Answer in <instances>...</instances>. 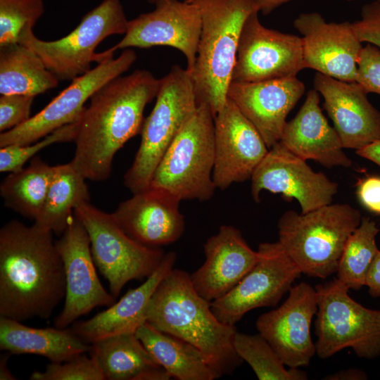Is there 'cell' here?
<instances>
[{
	"mask_svg": "<svg viewBox=\"0 0 380 380\" xmlns=\"http://www.w3.org/2000/svg\"><path fill=\"white\" fill-rule=\"evenodd\" d=\"M362 218L348 204L330 203L307 213L288 210L278 222V241L302 274L325 279L336 272L346 241Z\"/></svg>",
	"mask_w": 380,
	"mask_h": 380,
	"instance_id": "5b68a950",
	"label": "cell"
},
{
	"mask_svg": "<svg viewBox=\"0 0 380 380\" xmlns=\"http://www.w3.org/2000/svg\"><path fill=\"white\" fill-rule=\"evenodd\" d=\"M86 179L71 162L54 166L42 208L34 224L61 235L80 204L89 202Z\"/></svg>",
	"mask_w": 380,
	"mask_h": 380,
	"instance_id": "f546056e",
	"label": "cell"
},
{
	"mask_svg": "<svg viewBox=\"0 0 380 380\" xmlns=\"http://www.w3.org/2000/svg\"><path fill=\"white\" fill-rule=\"evenodd\" d=\"M356 82L368 93L380 95V49L367 44L363 46L357 65Z\"/></svg>",
	"mask_w": 380,
	"mask_h": 380,
	"instance_id": "74e56055",
	"label": "cell"
},
{
	"mask_svg": "<svg viewBox=\"0 0 380 380\" xmlns=\"http://www.w3.org/2000/svg\"><path fill=\"white\" fill-rule=\"evenodd\" d=\"M356 153L380 167V140L371 143L358 150Z\"/></svg>",
	"mask_w": 380,
	"mask_h": 380,
	"instance_id": "b9f144b4",
	"label": "cell"
},
{
	"mask_svg": "<svg viewBox=\"0 0 380 380\" xmlns=\"http://www.w3.org/2000/svg\"><path fill=\"white\" fill-rule=\"evenodd\" d=\"M316 353L326 359L346 348L357 356L372 360L380 355V310L353 300L349 289L337 278L315 287Z\"/></svg>",
	"mask_w": 380,
	"mask_h": 380,
	"instance_id": "9c48e42d",
	"label": "cell"
},
{
	"mask_svg": "<svg viewBox=\"0 0 380 380\" xmlns=\"http://www.w3.org/2000/svg\"><path fill=\"white\" fill-rule=\"evenodd\" d=\"M53 232L13 220L0 229V316L51 317L65 296V276Z\"/></svg>",
	"mask_w": 380,
	"mask_h": 380,
	"instance_id": "6da1fadb",
	"label": "cell"
},
{
	"mask_svg": "<svg viewBox=\"0 0 380 380\" xmlns=\"http://www.w3.org/2000/svg\"><path fill=\"white\" fill-rule=\"evenodd\" d=\"M352 26L362 43L380 49V1L365 4L361 8L360 18L352 23Z\"/></svg>",
	"mask_w": 380,
	"mask_h": 380,
	"instance_id": "f35d334b",
	"label": "cell"
},
{
	"mask_svg": "<svg viewBox=\"0 0 380 380\" xmlns=\"http://www.w3.org/2000/svg\"><path fill=\"white\" fill-rule=\"evenodd\" d=\"M258 13L252 12L243 25L232 81L296 77L305 69L301 37L265 27Z\"/></svg>",
	"mask_w": 380,
	"mask_h": 380,
	"instance_id": "4fadbf2b",
	"label": "cell"
},
{
	"mask_svg": "<svg viewBox=\"0 0 380 380\" xmlns=\"http://www.w3.org/2000/svg\"><path fill=\"white\" fill-rule=\"evenodd\" d=\"M54 166L34 157L26 167L9 172L0 185L4 204L34 221L44 205Z\"/></svg>",
	"mask_w": 380,
	"mask_h": 380,
	"instance_id": "4dcf8cb0",
	"label": "cell"
},
{
	"mask_svg": "<svg viewBox=\"0 0 380 380\" xmlns=\"http://www.w3.org/2000/svg\"><path fill=\"white\" fill-rule=\"evenodd\" d=\"M379 232L374 221L363 217L347 240L336 273L349 289L358 290L365 286L369 270L379 250L376 243Z\"/></svg>",
	"mask_w": 380,
	"mask_h": 380,
	"instance_id": "1f68e13d",
	"label": "cell"
},
{
	"mask_svg": "<svg viewBox=\"0 0 380 380\" xmlns=\"http://www.w3.org/2000/svg\"><path fill=\"white\" fill-rule=\"evenodd\" d=\"M215 118L201 103L171 143L152 178L151 186L164 189L181 201L209 200L217 188L215 163Z\"/></svg>",
	"mask_w": 380,
	"mask_h": 380,
	"instance_id": "52a82bcc",
	"label": "cell"
},
{
	"mask_svg": "<svg viewBox=\"0 0 380 380\" xmlns=\"http://www.w3.org/2000/svg\"><path fill=\"white\" fill-rule=\"evenodd\" d=\"M177 255L165 253L155 271L139 286L129 289L118 302L91 318L75 322L70 330L84 342L134 333L146 322L150 300L163 279L173 269Z\"/></svg>",
	"mask_w": 380,
	"mask_h": 380,
	"instance_id": "d4e9b609",
	"label": "cell"
},
{
	"mask_svg": "<svg viewBox=\"0 0 380 380\" xmlns=\"http://www.w3.org/2000/svg\"><path fill=\"white\" fill-rule=\"evenodd\" d=\"M156 99L142 125L139 148L124 176V184L132 194L151 186L158 163L198 106L191 75L178 65L160 79Z\"/></svg>",
	"mask_w": 380,
	"mask_h": 380,
	"instance_id": "8992f818",
	"label": "cell"
},
{
	"mask_svg": "<svg viewBox=\"0 0 380 380\" xmlns=\"http://www.w3.org/2000/svg\"><path fill=\"white\" fill-rule=\"evenodd\" d=\"M180 201L170 191L150 186L121 202L111 214L132 239L159 247L175 242L184 232Z\"/></svg>",
	"mask_w": 380,
	"mask_h": 380,
	"instance_id": "ffe728a7",
	"label": "cell"
},
{
	"mask_svg": "<svg viewBox=\"0 0 380 380\" xmlns=\"http://www.w3.org/2000/svg\"><path fill=\"white\" fill-rule=\"evenodd\" d=\"M0 357V379L1 380H13L16 379L12 374L8 367V362L9 357L12 355L11 353L5 351Z\"/></svg>",
	"mask_w": 380,
	"mask_h": 380,
	"instance_id": "ee69618b",
	"label": "cell"
},
{
	"mask_svg": "<svg viewBox=\"0 0 380 380\" xmlns=\"http://www.w3.org/2000/svg\"><path fill=\"white\" fill-rule=\"evenodd\" d=\"M135 334L172 378L178 380H214L222 376L197 348L157 329L147 322L138 328Z\"/></svg>",
	"mask_w": 380,
	"mask_h": 380,
	"instance_id": "83f0119b",
	"label": "cell"
},
{
	"mask_svg": "<svg viewBox=\"0 0 380 380\" xmlns=\"http://www.w3.org/2000/svg\"><path fill=\"white\" fill-rule=\"evenodd\" d=\"M146 322L197 348L222 376L232 374L243 362L234 347L236 328L215 317L211 302L197 293L184 270L172 269L160 282Z\"/></svg>",
	"mask_w": 380,
	"mask_h": 380,
	"instance_id": "3957f363",
	"label": "cell"
},
{
	"mask_svg": "<svg viewBox=\"0 0 380 380\" xmlns=\"http://www.w3.org/2000/svg\"><path fill=\"white\" fill-rule=\"evenodd\" d=\"M90 348L70 329L34 328L0 316V348L11 354L37 355L58 363L89 352Z\"/></svg>",
	"mask_w": 380,
	"mask_h": 380,
	"instance_id": "484cf974",
	"label": "cell"
},
{
	"mask_svg": "<svg viewBox=\"0 0 380 380\" xmlns=\"http://www.w3.org/2000/svg\"><path fill=\"white\" fill-rule=\"evenodd\" d=\"M78 120L56 129L34 144H12L1 147L0 172H11L23 168L40 150L51 144L74 141L77 132Z\"/></svg>",
	"mask_w": 380,
	"mask_h": 380,
	"instance_id": "e575fe53",
	"label": "cell"
},
{
	"mask_svg": "<svg viewBox=\"0 0 380 380\" xmlns=\"http://www.w3.org/2000/svg\"><path fill=\"white\" fill-rule=\"evenodd\" d=\"M301 34L305 68L335 79L356 82L362 42L352 23H328L317 12L303 13L293 21Z\"/></svg>",
	"mask_w": 380,
	"mask_h": 380,
	"instance_id": "ac0fdd59",
	"label": "cell"
},
{
	"mask_svg": "<svg viewBox=\"0 0 380 380\" xmlns=\"http://www.w3.org/2000/svg\"><path fill=\"white\" fill-rule=\"evenodd\" d=\"M74 214L88 233L95 265L108 281L115 298L130 281L148 278L165 255L159 247L147 246L132 239L111 213L89 202L79 205Z\"/></svg>",
	"mask_w": 380,
	"mask_h": 380,
	"instance_id": "30bf717a",
	"label": "cell"
},
{
	"mask_svg": "<svg viewBox=\"0 0 380 380\" xmlns=\"http://www.w3.org/2000/svg\"><path fill=\"white\" fill-rule=\"evenodd\" d=\"M30 379L105 380V378L96 360L85 353L63 362H51L44 371L32 373Z\"/></svg>",
	"mask_w": 380,
	"mask_h": 380,
	"instance_id": "d590c367",
	"label": "cell"
},
{
	"mask_svg": "<svg viewBox=\"0 0 380 380\" xmlns=\"http://www.w3.org/2000/svg\"><path fill=\"white\" fill-rule=\"evenodd\" d=\"M346 1H351V0H346ZM377 1H380V0H377Z\"/></svg>",
	"mask_w": 380,
	"mask_h": 380,
	"instance_id": "bcb514c9",
	"label": "cell"
},
{
	"mask_svg": "<svg viewBox=\"0 0 380 380\" xmlns=\"http://www.w3.org/2000/svg\"><path fill=\"white\" fill-rule=\"evenodd\" d=\"M365 286L368 287L369 293L372 297H380V250L369 270Z\"/></svg>",
	"mask_w": 380,
	"mask_h": 380,
	"instance_id": "60d3db41",
	"label": "cell"
},
{
	"mask_svg": "<svg viewBox=\"0 0 380 380\" xmlns=\"http://www.w3.org/2000/svg\"><path fill=\"white\" fill-rule=\"evenodd\" d=\"M89 353L96 360L105 380H168L172 378L134 333L119 334L93 342Z\"/></svg>",
	"mask_w": 380,
	"mask_h": 380,
	"instance_id": "4316f807",
	"label": "cell"
},
{
	"mask_svg": "<svg viewBox=\"0 0 380 380\" xmlns=\"http://www.w3.org/2000/svg\"><path fill=\"white\" fill-rule=\"evenodd\" d=\"M205 261L190 274L194 289L212 302L232 290L258 260L241 232L232 225H222L203 245Z\"/></svg>",
	"mask_w": 380,
	"mask_h": 380,
	"instance_id": "603a6c76",
	"label": "cell"
},
{
	"mask_svg": "<svg viewBox=\"0 0 380 380\" xmlns=\"http://www.w3.org/2000/svg\"><path fill=\"white\" fill-rule=\"evenodd\" d=\"M291 0H254L256 9L263 15H268L279 6Z\"/></svg>",
	"mask_w": 380,
	"mask_h": 380,
	"instance_id": "7bdbcfd3",
	"label": "cell"
},
{
	"mask_svg": "<svg viewBox=\"0 0 380 380\" xmlns=\"http://www.w3.org/2000/svg\"><path fill=\"white\" fill-rule=\"evenodd\" d=\"M314 89L324 99L343 148L358 150L380 140V112L356 82L341 81L316 72Z\"/></svg>",
	"mask_w": 380,
	"mask_h": 380,
	"instance_id": "7402d4cb",
	"label": "cell"
},
{
	"mask_svg": "<svg viewBox=\"0 0 380 380\" xmlns=\"http://www.w3.org/2000/svg\"><path fill=\"white\" fill-rule=\"evenodd\" d=\"M160 84L151 72L135 70L110 80L91 96L78 120L70 161L86 179L110 177L115 153L141 131L145 107L156 97Z\"/></svg>",
	"mask_w": 380,
	"mask_h": 380,
	"instance_id": "7a4b0ae2",
	"label": "cell"
},
{
	"mask_svg": "<svg viewBox=\"0 0 380 380\" xmlns=\"http://www.w3.org/2000/svg\"><path fill=\"white\" fill-rule=\"evenodd\" d=\"M357 194L362 205L369 210L380 214V177L370 176L360 179Z\"/></svg>",
	"mask_w": 380,
	"mask_h": 380,
	"instance_id": "ab89813d",
	"label": "cell"
},
{
	"mask_svg": "<svg viewBox=\"0 0 380 380\" xmlns=\"http://www.w3.org/2000/svg\"><path fill=\"white\" fill-rule=\"evenodd\" d=\"M279 141L298 157L316 160L328 168L352 164L336 130L319 107V93L315 89L307 93L296 116L286 122Z\"/></svg>",
	"mask_w": 380,
	"mask_h": 380,
	"instance_id": "cb8c5ba5",
	"label": "cell"
},
{
	"mask_svg": "<svg viewBox=\"0 0 380 380\" xmlns=\"http://www.w3.org/2000/svg\"><path fill=\"white\" fill-rule=\"evenodd\" d=\"M43 0H0V46L17 43L24 27L44 13Z\"/></svg>",
	"mask_w": 380,
	"mask_h": 380,
	"instance_id": "836d02e7",
	"label": "cell"
},
{
	"mask_svg": "<svg viewBox=\"0 0 380 380\" xmlns=\"http://www.w3.org/2000/svg\"><path fill=\"white\" fill-rule=\"evenodd\" d=\"M234 347L260 380H305L307 374L298 368L286 369L274 350L260 334L250 335L236 331Z\"/></svg>",
	"mask_w": 380,
	"mask_h": 380,
	"instance_id": "d6a6232c",
	"label": "cell"
},
{
	"mask_svg": "<svg viewBox=\"0 0 380 380\" xmlns=\"http://www.w3.org/2000/svg\"><path fill=\"white\" fill-rule=\"evenodd\" d=\"M305 90L297 77L256 82L232 81L227 98L255 127L270 148L279 141L286 117Z\"/></svg>",
	"mask_w": 380,
	"mask_h": 380,
	"instance_id": "44dd1931",
	"label": "cell"
},
{
	"mask_svg": "<svg viewBox=\"0 0 380 380\" xmlns=\"http://www.w3.org/2000/svg\"><path fill=\"white\" fill-rule=\"evenodd\" d=\"M258 260L227 293L211 302V309L222 323L234 325L248 312L276 306L302 274L279 241L261 243Z\"/></svg>",
	"mask_w": 380,
	"mask_h": 380,
	"instance_id": "7c38bea8",
	"label": "cell"
},
{
	"mask_svg": "<svg viewBox=\"0 0 380 380\" xmlns=\"http://www.w3.org/2000/svg\"><path fill=\"white\" fill-rule=\"evenodd\" d=\"M150 4H155L156 0H146Z\"/></svg>",
	"mask_w": 380,
	"mask_h": 380,
	"instance_id": "f6af8a7d",
	"label": "cell"
},
{
	"mask_svg": "<svg viewBox=\"0 0 380 380\" xmlns=\"http://www.w3.org/2000/svg\"><path fill=\"white\" fill-rule=\"evenodd\" d=\"M201 13V30L192 72L198 105H208L215 116L223 108L232 80L239 41L254 0H187Z\"/></svg>",
	"mask_w": 380,
	"mask_h": 380,
	"instance_id": "277c9868",
	"label": "cell"
},
{
	"mask_svg": "<svg viewBox=\"0 0 380 380\" xmlns=\"http://www.w3.org/2000/svg\"><path fill=\"white\" fill-rule=\"evenodd\" d=\"M96 65L75 78L43 109L20 125L1 132L0 147L35 142L56 129L77 121L85 103L103 85L127 72L137 60L132 49H126L117 57L107 50Z\"/></svg>",
	"mask_w": 380,
	"mask_h": 380,
	"instance_id": "8fae6325",
	"label": "cell"
},
{
	"mask_svg": "<svg viewBox=\"0 0 380 380\" xmlns=\"http://www.w3.org/2000/svg\"><path fill=\"white\" fill-rule=\"evenodd\" d=\"M215 163L213 179L224 190L251 179L269 151L255 127L227 99L215 116Z\"/></svg>",
	"mask_w": 380,
	"mask_h": 380,
	"instance_id": "d6986e66",
	"label": "cell"
},
{
	"mask_svg": "<svg viewBox=\"0 0 380 380\" xmlns=\"http://www.w3.org/2000/svg\"><path fill=\"white\" fill-rule=\"evenodd\" d=\"M34 98V96L22 94L1 95V132L13 129L30 118Z\"/></svg>",
	"mask_w": 380,
	"mask_h": 380,
	"instance_id": "8d00e7d4",
	"label": "cell"
},
{
	"mask_svg": "<svg viewBox=\"0 0 380 380\" xmlns=\"http://www.w3.org/2000/svg\"><path fill=\"white\" fill-rule=\"evenodd\" d=\"M288 293L279 308L258 318L256 328L286 366L298 368L308 365L316 353L310 327L317 310V295L315 288L305 282Z\"/></svg>",
	"mask_w": 380,
	"mask_h": 380,
	"instance_id": "e0dca14e",
	"label": "cell"
},
{
	"mask_svg": "<svg viewBox=\"0 0 380 380\" xmlns=\"http://www.w3.org/2000/svg\"><path fill=\"white\" fill-rule=\"evenodd\" d=\"M59 80L27 46L12 43L0 46V94L36 96L56 88Z\"/></svg>",
	"mask_w": 380,
	"mask_h": 380,
	"instance_id": "f1b7e54d",
	"label": "cell"
},
{
	"mask_svg": "<svg viewBox=\"0 0 380 380\" xmlns=\"http://www.w3.org/2000/svg\"><path fill=\"white\" fill-rule=\"evenodd\" d=\"M251 196L260 202L263 190L295 198L301 213L331 203L338 184L322 172H316L279 141L274 144L251 177Z\"/></svg>",
	"mask_w": 380,
	"mask_h": 380,
	"instance_id": "2e32d148",
	"label": "cell"
},
{
	"mask_svg": "<svg viewBox=\"0 0 380 380\" xmlns=\"http://www.w3.org/2000/svg\"><path fill=\"white\" fill-rule=\"evenodd\" d=\"M56 245L63 263L65 296L54 327L65 329L96 307L110 306L115 298L99 279L88 233L75 214Z\"/></svg>",
	"mask_w": 380,
	"mask_h": 380,
	"instance_id": "9a60e30c",
	"label": "cell"
},
{
	"mask_svg": "<svg viewBox=\"0 0 380 380\" xmlns=\"http://www.w3.org/2000/svg\"><path fill=\"white\" fill-rule=\"evenodd\" d=\"M152 11L129 20L122 39L108 49H148L167 46L180 51L186 60V70L194 68L201 30L198 7L185 0H156Z\"/></svg>",
	"mask_w": 380,
	"mask_h": 380,
	"instance_id": "5bb4252c",
	"label": "cell"
},
{
	"mask_svg": "<svg viewBox=\"0 0 380 380\" xmlns=\"http://www.w3.org/2000/svg\"><path fill=\"white\" fill-rule=\"evenodd\" d=\"M129 20L120 0H103L87 12L68 34L53 41L42 40L27 25L18 42L34 51L59 80L72 81L91 69V63L102 59L95 49L106 38L125 34Z\"/></svg>",
	"mask_w": 380,
	"mask_h": 380,
	"instance_id": "ba28073f",
	"label": "cell"
}]
</instances>
